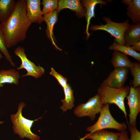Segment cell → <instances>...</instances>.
Returning <instances> with one entry per match:
<instances>
[{
  "label": "cell",
  "instance_id": "6da1fadb",
  "mask_svg": "<svg viewBox=\"0 0 140 140\" xmlns=\"http://www.w3.org/2000/svg\"><path fill=\"white\" fill-rule=\"evenodd\" d=\"M26 0L16 1L15 9L9 18L1 23L8 48L24 41L32 23L26 15Z\"/></svg>",
  "mask_w": 140,
  "mask_h": 140
},
{
  "label": "cell",
  "instance_id": "7a4b0ae2",
  "mask_svg": "<svg viewBox=\"0 0 140 140\" xmlns=\"http://www.w3.org/2000/svg\"><path fill=\"white\" fill-rule=\"evenodd\" d=\"M130 90L129 86L119 88L110 87L100 85L97 89V94L103 104H115L123 113L127 121V113L124 101L129 94Z\"/></svg>",
  "mask_w": 140,
  "mask_h": 140
},
{
  "label": "cell",
  "instance_id": "3957f363",
  "mask_svg": "<svg viewBox=\"0 0 140 140\" xmlns=\"http://www.w3.org/2000/svg\"><path fill=\"white\" fill-rule=\"evenodd\" d=\"M26 106L24 102L19 103L17 113L11 116V121L13 124V128L14 132L19 135L22 139L26 138L30 140H40V137L33 133L31 128L34 122L41 117L34 120H31L24 117L22 115L23 108Z\"/></svg>",
  "mask_w": 140,
  "mask_h": 140
},
{
  "label": "cell",
  "instance_id": "277c9868",
  "mask_svg": "<svg viewBox=\"0 0 140 140\" xmlns=\"http://www.w3.org/2000/svg\"><path fill=\"white\" fill-rule=\"evenodd\" d=\"M109 104L103 105L98 120L93 125L87 127L86 129L87 132L91 133L107 129H115L120 131L126 129L127 126L125 123H119L113 117L109 110Z\"/></svg>",
  "mask_w": 140,
  "mask_h": 140
},
{
  "label": "cell",
  "instance_id": "5b68a950",
  "mask_svg": "<svg viewBox=\"0 0 140 140\" xmlns=\"http://www.w3.org/2000/svg\"><path fill=\"white\" fill-rule=\"evenodd\" d=\"M102 19L106 22V24L92 25L89 28L90 30L106 31L115 37L114 41L120 44L125 45L123 37L125 32L131 25L129 20L127 19L123 22L118 23L112 21L110 18L107 16H104Z\"/></svg>",
  "mask_w": 140,
  "mask_h": 140
},
{
  "label": "cell",
  "instance_id": "8992f818",
  "mask_svg": "<svg viewBox=\"0 0 140 140\" xmlns=\"http://www.w3.org/2000/svg\"><path fill=\"white\" fill-rule=\"evenodd\" d=\"M103 105L97 94L85 103L79 104L74 109V113L79 117L88 116L93 121L96 118V115L100 113Z\"/></svg>",
  "mask_w": 140,
  "mask_h": 140
},
{
  "label": "cell",
  "instance_id": "52a82bcc",
  "mask_svg": "<svg viewBox=\"0 0 140 140\" xmlns=\"http://www.w3.org/2000/svg\"><path fill=\"white\" fill-rule=\"evenodd\" d=\"M14 53L20 58L22 62L20 67L17 68V70L24 69L27 72V73L23 75L22 77L30 76L37 79L44 74L45 70L43 68L39 65L37 66L27 58L23 47L18 46L15 50Z\"/></svg>",
  "mask_w": 140,
  "mask_h": 140
},
{
  "label": "cell",
  "instance_id": "ba28073f",
  "mask_svg": "<svg viewBox=\"0 0 140 140\" xmlns=\"http://www.w3.org/2000/svg\"><path fill=\"white\" fill-rule=\"evenodd\" d=\"M130 85L129 92L126 97L130 112L129 125L136 127L137 117L140 112V87L134 88L130 82Z\"/></svg>",
  "mask_w": 140,
  "mask_h": 140
},
{
  "label": "cell",
  "instance_id": "9c48e42d",
  "mask_svg": "<svg viewBox=\"0 0 140 140\" xmlns=\"http://www.w3.org/2000/svg\"><path fill=\"white\" fill-rule=\"evenodd\" d=\"M129 69L122 67L114 68L101 84L110 87L119 88L124 86Z\"/></svg>",
  "mask_w": 140,
  "mask_h": 140
},
{
  "label": "cell",
  "instance_id": "30bf717a",
  "mask_svg": "<svg viewBox=\"0 0 140 140\" xmlns=\"http://www.w3.org/2000/svg\"><path fill=\"white\" fill-rule=\"evenodd\" d=\"M27 17L31 23L40 24L44 21L40 0H26Z\"/></svg>",
  "mask_w": 140,
  "mask_h": 140
},
{
  "label": "cell",
  "instance_id": "8fae6325",
  "mask_svg": "<svg viewBox=\"0 0 140 140\" xmlns=\"http://www.w3.org/2000/svg\"><path fill=\"white\" fill-rule=\"evenodd\" d=\"M81 3L86 9L85 16L87 21V25L85 33L86 34V39H88L90 35L88 31L90 20L92 18L95 17V9L96 5L98 4L105 5L107 2L101 0H83L82 1Z\"/></svg>",
  "mask_w": 140,
  "mask_h": 140
},
{
  "label": "cell",
  "instance_id": "7c38bea8",
  "mask_svg": "<svg viewBox=\"0 0 140 140\" xmlns=\"http://www.w3.org/2000/svg\"><path fill=\"white\" fill-rule=\"evenodd\" d=\"M65 8H68L74 11L80 18L85 16L86 9L79 0L59 1L57 11L58 13Z\"/></svg>",
  "mask_w": 140,
  "mask_h": 140
},
{
  "label": "cell",
  "instance_id": "4fadbf2b",
  "mask_svg": "<svg viewBox=\"0 0 140 140\" xmlns=\"http://www.w3.org/2000/svg\"><path fill=\"white\" fill-rule=\"evenodd\" d=\"M121 2L127 6V14L133 24L140 23V0H122Z\"/></svg>",
  "mask_w": 140,
  "mask_h": 140
},
{
  "label": "cell",
  "instance_id": "5bb4252c",
  "mask_svg": "<svg viewBox=\"0 0 140 140\" xmlns=\"http://www.w3.org/2000/svg\"><path fill=\"white\" fill-rule=\"evenodd\" d=\"M44 21L46 23L47 28L45 30L47 37L51 42L52 44L57 50L61 51L56 45L55 39L53 33V27L58 20L57 12V10L46 15L43 16Z\"/></svg>",
  "mask_w": 140,
  "mask_h": 140
},
{
  "label": "cell",
  "instance_id": "9a60e30c",
  "mask_svg": "<svg viewBox=\"0 0 140 140\" xmlns=\"http://www.w3.org/2000/svg\"><path fill=\"white\" fill-rule=\"evenodd\" d=\"M123 39L125 45L129 46L140 41V23L131 25L125 32Z\"/></svg>",
  "mask_w": 140,
  "mask_h": 140
},
{
  "label": "cell",
  "instance_id": "2e32d148",
  "mask_svg": "<svg viewBox=\"0 0 140 140\" xmlns=\"http://www.w3.org/2000/svg\"><path fill=\"white\" fill-rule=\"evenodd\" d=\"M120 133L109 131L104 129L99 130L86 134L83 138L92 140H118Z\"/></svg>",
  "mask_w": 140,
  "mask_h": 140
},
{
  "label": "cell",
  "instance_id": "e0dca14e",
  "mask_svg": "<svg viewBox=\"0 0 140 140\" xmlns=\"http://www.w3.org/2000/svg\"><path fill=\"white\" fill-rule=\"evenodd\" d=\"M111 62L114 68L125 67L130 69L134 66L133 62L127 55L116 50L113 52Z\"/></svg>",
  "mask_w": 140,
  "mask_h": 140
},
{
  "label": "cell",
  "instance_id": "ac0fdd59",
  "mask_svg": "<svg viewBox=\"0 0 140 140\" xmlns=\"http://www.w3.org/2000/svg\"><path fill=\"white\" fill-rule=\"evenodd\" d=\"M15 0H0V22H5L13 11L16 4Z\"/></svg>",
  "mask_w": 140,
  "mask_h": 140
},
{
  "label": "cell",
  "instance_id": "d6986e66",
  "mask_svg": "<svg viewBox=\"0 0 140 140\" xmlns=\"http://www.w3.org/2000/svg\"><path fill=\"white\" fill-rule=\"evenodd\" d=\"M20 75L18 72L15 69L0 71V87L3 86L5 83L19 84Z\"/></svg>",
  "mask_w": 140,
  "mask_h": 140
},
{
  "label": "cell",
  "instance_id": "ffe728a7",
  "mask_svg": "<svg viewBox=\"0 0 140 140\" xmlns=\"http://www.w3.org/2000/svg\"><path fill=\"white\" fill-rule=\"evenodd\" d=\"M108 48L109 50L117 51L127 55L131 56L138 62H140V53L134 50L131 46L122 45L114 41Z\"/></svg>",
  "mask_w": 140,
  "mask_h": 140
},
{
  "label": "cell",
  "instance_id": "44dd1931",
  "mask_svg": "<svg viewBox=\"0 0 140 140\" xmlns=\"http://www.w3.org/2000/svg\"><path fill=\"white\" fill-rule=\"evenodd\" d=\"M63 89L65 98L61 101L63 104L60 107V108L64 112H66L68 110H71L74 107L75 99L73 91L68 84L67 83Z\"/></svg>",
  "mask_w": 140,
  "mask_h": 140
},
{
  "label": "cell",
  "instance_id": "7402d4cb",
  "mask_svg": "<svg viewBox=\"0 0 140 140\" xmlns=\"http://www.w3.org/2000/svg\"><path fill=\"white\" fill-rule=\"evenodd\" d=\"M0 51L3 54L10 64L13 66L15 64L13 62L11 57L9 54L5 45V37L0 23Z\"/></svg>",
  "mask_w": 140,
  "mask_h": 140
},
{
  "label": "cell",
  "instance_id": "603a6c76",
  "mask_svg": "<svg viewBox=\"0 0 140 140\" xmlns=\"http://www.w3.org/2000/svg\"><path fill=\"white\" fill-rule=\"evenodd\" d=\"M133 63V67L129 69L133 78V80L130 82L132 84V87L136 88L140 85V64L136 62H134Z\"/></svg>",
  "mask_w": 140,
  "mask_h": 140
},
{
  "label": "cell",
  "instance_id": "cb8c5ba5",
  "mask_svg": "<svg viewBox=\"0 0 140 140\" xmlns=\"http://www.w3.org/2000/svg\"><path fill=\"white\" fill-rule=\"evenodd\" d=\"M58 1L57 0H43L41 4L43 6L42 10L43 16L48 14L57 9Z\"/></svg>",
  "mask_w": 140,
  "mask_h": 140
},
{
  "label": "cell",
  "instance_id": "d4e9b609",
  "mask_svg": "<svg viewBox=\"0 0 140 140\" xmlns=\"http://www.w3.org/2000/svg\"><path fill=\"white\" fill-rule=\"evenodd\" d=\"M50 74L55 78L63 88L66 86L67 81L66 78L57 72L53 68H51Z\"/></svg>",
  "mask_w": 140,
  "mask_h": 140
},
{
  "label": "cell",
  "instance_id": "484cf974",
  "mask_svg": "<svg viewBox=\"0 0 140 140\" xmlns=\"http://www.w3.org/2000/svg\"><path fill=\"white\" fill-rule=\"evenodd\" d=\"M128 129L130 133L129 140H140V132L136 127H133L129 125Z\"/></svg>",
  "mask_w": 140,
  "mask_h": 140
},
{
  "label": "cell",
  "instance_id": "4316f807",
  "mask_svg": "<svg viewBox=\"0 0 140 140\" xmlns=\"http://www.w3.org/2000/svg\"><path fill=\"white\" fill-rule=\"evenodd\" d=\"M118 140H129L128 133L126 130L121 131Z\"/></svg>",
  "mask_w": 140,
  "mask_h": 140
},
{
  "label": "cell",
  "instance_id": "83f0119b",
  "mask_svg": "<svg viewBox=\"0 0 140 140\" xmlns=\"http://www.w3.org/2000/svg\"><path fill=\"white\" fill-rule=\"evenodd\" d=\"M131 46L136 52H140V41L134 43Z\"/></svg>",
  "mask_w": 140,
  "mask_h": 140
},
{
  "label": "cell",
  "instance_id": "f1b7e54d",
  "mask_svg": "<svg viewBox=\"0 0 140 140\" xmlns=\"http://www.w3.org/2000/svg\"><path fill=\"white\" fill-rule=\"evenodd\" d=\"M2 56L1 55V54L0 53V59L2 58Z\"/></svg>",
  "mask_w": 140,
  "mask_h": 140
},
{
  "label": "cell",
  "instance_id": "f546056e",
  "mask_svg": "<svg viewBox=\"0 0 140 140\" xmlns=\"http://www.w3.org/2000/svg\"><path fill=\"white\" fill-rule=\"evenodd\" d=\"M4 122L3 121H0V124H3Z\"/></svg>",
  "mask_w": 140,
  "mask_h": 140
}]
</instances>
